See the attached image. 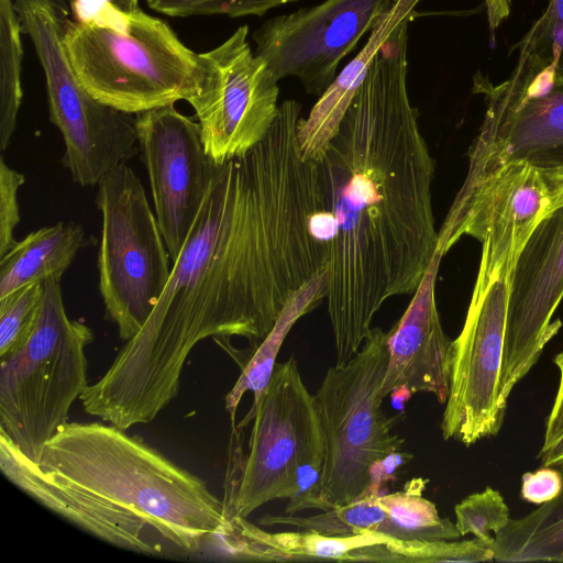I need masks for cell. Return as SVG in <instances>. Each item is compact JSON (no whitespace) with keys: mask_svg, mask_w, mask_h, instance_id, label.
Returning <instances> with one entry per match:
<instances>
[{"mask_svg":"<svg viewBox=\"0 0 563 563\" xmlns=\"http://www.w3.org/2000/svg\"><path fill=\"white\" fill-rule=\"evenodd\" d=\"M300 119L301 106L283 101L260 143L216 165L154 310L79 397L86 413L125 431L153 421L197 343L241 336L252 353L328 268L334 222L320 165L299 148Z\"/></svg>","mask_w":563,"mask_h":563,"instance_id":"cell-1","label":"cell"},{"mask_svg":"<svg viewBox=\"0 0 563 563\" xmlns=\"http://www.w3.org/2000/svg\"><path fill=\"white\" fill-rule=\"evenodd\" d=\"M409 23L375 55L319 162L334 219L325 300L336 364L389 298L416 291L438 251L435 161L407 88Z\"/></svg>","mask_w":563,"mask_h":563,"instance_id":"cell-2","label":"cell"},{"mask_svg":"<svg viewBox=\"0 0 563 563\" xmlns=\"http://www.w3.org/2000/svg\"><path fill=\"white\" fill-rule=\"evenodd\" d=\"M0 470L59 517L136 553L159 555L161 539L195 554L231 525L205 481L111 423L66 422L38 463L0 434Z\"/></svg>","mask_w":563,"mask_h":563,"instance_id":"cell-3","label":"cell"},{"mask_svg":"<svg viewBox=\"0 0 563 563\" xmlns=\"http://www.w3.org/2000/svg\"><path fill=\"white\" fill-rule=\"evenodd\" d=\"M63 41L82 87L119 111L188 102L200 89V55L167 22L140 8L125 11L103 0L90 14L65 20Z\"/></svg>","mask_w":563,"mask_h":563,"instance_id":"cell-4","label":"cell"},{"mask_svg":"<svg viewBox=\"0 0 563 563\" xmlns=\"http://www.w3.org/2000/svg\"><path fill=\"white\" fill-rule=\"evenodd\" d=\"M92 341V330L67 316L59 282L45 280L31 334L0 358V434L35 463L88 387Z\"/></svg>","mask_w":563,"mask_h":563,"instance_id":"cell-5","label":"cell"},{"mask_svg":"<svg viewBox=\"0 0 563 563\" xmlns=\"http://www.w3.org/2000/svg\"><path fill=\"white\" fill-rule=\"evenodd\" d=\"M387 332L372 328L360 351L331 366L313 395L324 444L322 493L329 508L351 504L373 485V468L399 450L395 418L382 410Z\"/></svg>","mask_w":563,"mask_h":563,"instance_id":"cell-6","label":"cell"},{"mask_svg":"<svg viewBox=\"0 0 563 563\" xmlns=\"http://www.w3.org/2000/svg\"><path fill=\"white\" fill-rule=\"evenodd\" d=\"M45 75L48 114L65 145L62 163L74 183L95 186L137 152L135 118L95 99L77 79L66 54L65 19L54 0H14Z\"/></svg>","mask_w":563,"mask_h":563,"instance_id":"cell-7","label":"cell"},{"mask_svg":"<svg viewBox=\"0 0 563 563\" xmlns=\"http://www.w3.org/2000/svg\"><path fill=\"white\" fill-rule=\"evenodd\" d=\"M99 291L124 342L144 325L170 276V256L135 172L121 164L98 184Z\"/></svg>","mask_w":563,"mask_h":563,"instance_id":"cell-8","label":"cell"},{"mask_svg":"<svg viewBox=\"0 0 563 563\" xmlns=\"http://www.w3.org/2000/svg\"><path fill=\"white\" fill-rule=\"evenodd\" d=\"M473 92L483 96L485 112L466 176L512 162L563 173V75L554 64L518 52L505 81L493 84L477 71Z\"/></svg>","mask_w":563,"mask_h":563,"instance_id":"cell-9","label":"cell"},{"mask_svg":"<svg viewBox=\"0 0 563 563\" xmlns=\"http://www.w3.org/2000/svg\"><path fill=\"white\" fill-rule=\"evenodd\" d=\"M253 419L249 454L233 475L224 497L227 517L246 518L262 505L288 498L296 468L324 459L322 429L313 396L294 356L274 366L258 401L238 428Z\"/></svg>","mask_w":563,"mask_h":563,"instance_id":"cell-10","label":"cell"},{"mask_svg":"<svg viewBox=\"0 0 563 563\" xmlns=\"http://www.w3.org/2000/svg\"><path fill=\"white\" fill-rule=\"evenodd\" d=\"M563 206V173L543 172L520 162L466 176L439 230L446 253L461 238L482 244L476 279L506 277L526 241Z\"/></svg>","mask_w":563,"mask_h":563,"instance_id":"cell-11","label":"cell"},{"mask_svg":"<svg viewBox=\"0 0 563 563\" xmlns=\"http://www.w3.org/2000/svg\"><path fill=\"white\" fill-rule=\"evenodd\" d=\"M246 24L217 47L199 53L203 76L188 103L214 165L241 156L260 143L278 111V79L252 51Z\"/></svg>","mask_w":563,"mask_h":563,"instance_id":"cell-12","label":"cell"},{"mask_svg":"<svg viewBox=\"0 0 563 563\" xmlns=\"http://www.w3.org/2000/svg\"><path fill=\"white\" fill-rule=\"evenodd\" d=\"M508 279L475 280L463 328L452 341L450 390L441 420L444 440L464 445L498 433Z\"/></svg>","mask_w":563,"mask_h":563,"instance_id":"cell-13","label":"cell"},{"mask_svg":"<svg viewBox=\"0 0 563 563\" xmlns=\"http://www.w3.org/2000/svg\"><path fill=\"white\" fill-rule=\"evenodd\" d=\"M394 0H324L264 21L252 34L254 53L280 80L296 77L307 93L322 96L342 59L371 33Z\"/></svg>","mask_w":563,"mask_h":563,"instance_id":"cell-14","label":"cell"},{"mask_svg":"<svg viewBox=\"0 0 563 563\" xmlns=\"http://www.w3.org/2000/svg\"><path fill=\"white\" fill-rule=\"evenodd\" d=\"M135 128L155 216L173 263L205 200L216 165L205 151L199 123L175 103L137 113Z\"/></svg>","mask_w":563,"mask_h":563,"instance_id":"cell-15","label":"cell"},{"mask_svg":"<svg viewBox=\"0 0 563 563\" xmlns=\"http://www.w3.org/2000/svg\"><path fill=\"white\" fill-rule=\"evenodd\" d=\"M562 299L563 206L537 225L509 275L500 373L504 402L561 329V320L553 316Z\"/></svg>","mask_w":563,"mask_h":563,"instance_id":"cell-16","label":"cell"},{"mask_svg":"<svg viewBox=\"0 0 563 563\" xmlns=\"http://www.w3.org/2000/svg\"><path fill=\"white\" fill-rule=\"evenodd\" d=\"M444 252L438 251L401 318L387 331L388 366L383 398L397 390L429 393L445 404L450 390L452 340L445 334L435 300Z\"/></svg>","mask_w":563,"mask_h":563,"instance_id":"cell-17","label":"cell"},{"mask_svg":"<svg viewBox=\"0 0 563 563\" xmlns=\"http://www.w3.org/2000/svg\"><path fill=\"white\" fill-rule=\"evenodd\" d=\"M421 0H394L371 32L366 44L319 97L298 126V142L305 159L320 162L336 134L342 118L362 84L373 59L386 40L405 21H411Z\"/></svg>","mask_w":563,"mask_h":563,"instance_id":"cell-18","label":"cell"},{"mask_svg":"<svg viewBox=\"0 0 563 563\" xmlns=\"http://www.w3.org/2000/svg\"><path fill=\"white\" fill-rule=\"evenodd\" d=\"M230 520L232 528L225 537V552L229 559L242 561H344L355 549L387 544L394 539L374 530L343 536L300 529L267 532L243 517Z\"/></svg>","mask_w":563,"mask_h":563,"instance_id":"cell-19","label":"cell"},{"mask_svg":"<svg viewBox=\"0 0 563 563\" xmlns=\"http://www.w3.org/2000/svg\"><path fill=\"white\" fill-rule=\"evenodd\" d=\"M85 244V231L75 222L30 232L0 258V299L33 283L60 282Z\"/></svg>","mask_w":563,"mask_h":563,"instance_id":"cell-20","label":"cell"},{"mask_svg":"<svg viewBox=\"0 0 563 563\" xmlns=\"http://www.w3.org/2000/svg\"><path fill=\"white\" fill-rule=\"evenodd\" d=\"M328 291V268L309 280L287 302L276 323L258 346L242 365V372L232 389L225 396V410L232 428H235V413L246 391L253 393L256 404L267 386L278 351L291 327L299 318L313 310L325 299Z\"/></svg>","mask_w":563,"mask_h":563,"instance_id":"cell-21","label":"cell"},{"mask_svg":"<svg viewBox=\"0 0 563 563\" xmlns=\"http://www.w3.org/2000/svg\"><path fill=\"white\" fill-rule=\"evenodd\" d=\"M563 475V466L560 468ZM497 562H563V486L552 500L508 525L493 544Z\"/></svg>","mask_w":563,"mask_h":563,"instance_id":"cell-22","label":"cell"},{"mask_svg":"<svg viewBox=\"0 0 563 563\" xmlns=\"http://www.w3.org/2000/svg\"><path fill=\"white\" fill-rule=\"evenodd\" d=\"M386 519L376 531L398 540H457L462 536L455 523L441 518L433 503L422 497L419 489L378 495Z\"/></svg>","mask_w":563,"mask_h":563,"instance_id":"cell-23","label":"cell"},{"mask_svg":"<svg viewBox=\"0 0 563 563\" xmlns=\"http://www.w3.org/2000/svg\"><path fill=\"white\" fill-rule=\"evenodd\" d=\"M22 30L14 0H0V150H7L16 129L22 101Z\"/></svg>","mask_w":563,"mask_h":563,"instance_id":"cell-24","label":"cell"},{"mask_svg":"<svg viewBox=\"0 0 563 563\" xmlns=\"http://www.w3.org/2000/svg\"><path fill=\"white\" fill-rule=\"evenodd\" d=\"M377 494L368 492L360 499L322 512L296 517L294 515H266L258 522L262 526H290L300 530H316L332 536L355 534L374 530L386 519V511Z\"/></svg>","mask_w":563,"mask_h":563,"instance_id":"cell-25","label":"cell"},{"mask_svg":"<svg viewBox=\"0 0 563 563\" xmlns=\"http://www.w3.org/2000/svg\"><path fill=\"white\" fill-rule=\"evenodd\" d=\"M44 282L21 287L0 299V358L31 334L42 305Z\"/></svg>","mask_w":563,"mask_h":563,"instance_id":"cell-26","label":"cell"},{"mask_svg":"<svg viewBox=\"0 0 563 563\" xmlns=\"http://www.w3.org/2000/svg\"><path fill=\"white\" fill-rule=\"evenodd\" d=\"M455 526L461 536L473 534L493 548L495 536L510 520V510L501 494L486 487L455 505Z\"/></svg>","mask_w":563,"mask_h":563,"instance_id":"cell-27","label":"cell"},{"mask_svg":"<svg viewBox=\"0 0 563 563\" xmlns=\"http://www.w3.org/2000/svg\"><path fill=\"white\" fill-rule=\"evenodd\" d=\"M400 562H487L493 561V548L478 538L471 540H398L386 544Z\"/></svg>","mask_w":563,"mask_h":563,"instance_id":"cell-28","label":"cell"},{"mask_svg":"<svg viewBox=\"0 0 563 563\" xmlns=\"http://www.w3.org/2000/svg\"><path fill=\"white\" fill-rule=\"evenodd\" d=\"M297 0H146L150 9L173 18L227 15L263 16L268 11Z\"/></svg>","mask_w":563,"mask_h":563,"instance_id":"cell-29","label":"cell"},{"mask_svg":"<svg viewBox=\"0 0 563 563\" xmlns=\"http://www.w3.org/2000/svg\"><path fill=\"white\" fill-rule=\"evenodd\" d=\"M517 47L518 52L551 62L563 75V0H549Z\"/></svg>","mask_w":563,"mask_h":563,"instance_id":"cell-30","label":"cell"},{"mask_svg":"<svg viewBox=\"0 0 563 563\" xmlns=\"http://www.w3.org/2000/svg\"><path fill=\"white\" fill-rule=\"evenodd\" d=\"M25 183V176L10 167L0 157V258L16 243L14 229L20 222L19 189Z\"/></svg>","mask_w":563,"mask_h":563,"instance_id":"cell-31","label":"cell"},{"mask_svg":"<svg viewBox=\"0 0 563 563\" xmlns=\"http://www.w3.org/2000/svg\"><path fill=\"white\" fill-rule=\"evenodd\" d=\"M521 497L531 504L542 505L555 498L563 486V475L560 470L541 466L534 472L522 475Z\"/></svg>","mask_w":563,"mask_h":563,"instance_id":"cell-32","label":"cell"},{"mask_svg":"<svg viewBox=\"0 0 563 563\" xmlns=\"http://www.w3.org/2000/svg\"><path fill=\"white\" fill-rule=\"evenodd\" d=\"M554 364L560 372V382L556 396L545 422L543 443L540 450L551 446L563 435V351L554 357Z\"/></svg>","mask_w":563,"mask_h":563,"instance_id":"cell-33","label":"cell"},{"mask_svg":"<svg viewBox=\"0 0 563 563\" xmlns=\"http://www.w3.org/2000/svg\"><path fill=\"white\" fill-rule=\"evenodd\" d=\"M344 561L400 562V559L386 544H376L353 550Z\"/></svg>","mask_w":563,"mask_h":563,"instance_id":"cell-34","label":"cell"},{"mask_svg":"<svg viewBox=\"0 0 563 563\" xmlns=\"http://www.w3.org/2000/svg\"><path fill=\"white\" fill-rule=\"evenodd\" d=\"M538 459L541 466H563V435L548 449L540 450Z\"/></svg>","mask_w":563,"mask_h":563,"instance_id":"cell-35","label":"cell"},{"mask_svg":"<svg viewBox=\"0 0 563 563\" xmlns=\"http://www.w3.org/2000/svg\"><path fill=\"white\" fill-rule=\"evenodd\" d=\"M109 1L112 2L114 5H117L118 8L125 10V11H131V10L139 8V0H109Z\"/></svg>","mask_w":563,"mask_h":563,"instance_id":"cell-36","label":"cell"}]
</instances>
